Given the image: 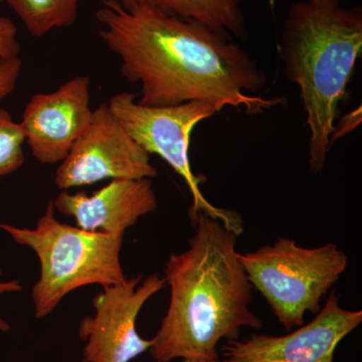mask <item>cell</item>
<instances>
[{"mask_svg":"<svg viewBox=\"0 0 362 362\" xmlns=\"http://www.w3.org/2000/svg\"><path fill=\"white\" fill-rule=\"evenodd\" d=\"M1 1H2V0H0V2H1Z\"/></svg>","mask_w":362,"mask_h":362,"instance_id":"cell-20","label":"cell"},{"mask_svg":"<svg viewBox=\"0 0 362 362\" xmlns=\"http://www.w3.org/2000/svg\"><path fill=\"white\" fill-rule=\"evenodd\" d=\"M192 221L187 249L170 255L164 267L170 300L151 339L156 362L220 358L221 339H238L242 328L263 326L250 309L252 285L238 258V235L202 211Z\"/></svg>","mask_w":362,"mask_h":362,"instance_id":"cell-2","label":"cell"},{"mask_svg":"<svg viewBox=\"0 0 362 362\" xmlns=\"http://www.w3.org/2000/svg\"><path fill=\"white\" fill-rule=\"evenodd\" d=\"M49 201L35 228L0 223L16 244L32 249L39 258L40 278L33 287L37 318L54 311L64 298L88 285H116L127 279L120 261L124 235L88 232L61 223Z\"/></svg>","mask_w":362,"mask_h":362,"instance_id":"cell-4","label":"cell"},{"mask_svg":"<svg viewBox=\"0 0 362 362\" xmlns=\"http://www.w3.org/2000/svg\"><path fill=\"white\" fill-rule=\"evenodd\" d=\"M123 6H150L185 20L194 21L226 35L247 37L242 0H118Z\"/></svg>","mask_w":362,"mask_h":362,"instance_id":"cell-12","label":"cell"},{"mask_svg":"<svg viewBox=\"0 0 362 362\" xmlns=\"http://www.w3.org/2000/svg\"><path fill=\"white\" fill-rule=\"evenodd\" d=\"M90 78H71L51 93L30 98L21 126L33 156L42 164L61 163L89 127Z\"/></svg>","mask_w":362,"mask_h":362,"instance_id":"cell-10","label":"cell"},{"mask_svg":"<svg viewBox=\"0 0 362 362\" xmlns=\"http://www.w3.org/2000/svg\"><path fill=\"white\" fill-rule=\"evenodd\" d=\"M20 52L18 28L9 18H0V59L20 57Z\"/></svg>","mask_w":362,"mask_h":362,"instance_id":"cell-16","label":"cell"},{"mask_svg":"<svg viewBox=\"0 0 362 362\" xmlns=\"http://www.w3.org/2000/svg\"><path fill=\"white\" fill-rule=\"evenodd\" d=\"M21 18L28 32L42 37L58 28H70L78 20L82 0H2Z\"/></svg>","mask_w":362,"mask_h":362,"instance_id":"cell-13","label":"cell"},{"mask_svg":"<svg viewBox=\"0 0 362 362\" xmlns=\"http://www.w3.org/2000/svg\"><path fill=\"white\" fill-rule=\"evenodd\" d=\"M136 98L132 93H118L110 98L108 105L131 138L149 156H160L187 183L192 197L190 220L202 211L239 237L244 232L242 216L207 201L201 180L190 164V137L195 126L221 111L214 105L197 101L175 106H145Z\"/></svg>","mask_w":362,"mask_h":362,"instance_id":"cell-6","label":"cell"},{"mask_svg":"<svg viewBox=\"0 0 362 362\" xmlns=\"http://www.w3.org/2000/svg\"><path fill=\"white\" fill-rule=\"evenodd\" d=\"M358 114H361V110H359L358 113H357V111L352 112V113H350V115L345 117L344 120L342 121H344L346 124L340 123L339 127L335 128L332 137H331V145L338 137L345 134V133H349V131H351L358 125Z\"/></svg>","mask_w":362,"mask_h":362,"instance_id":"cell-18","label":"cell"},{"mask_svg":"<svg viewBox=\"0 0 362 362\" xmlns=\"http://www.w3.org/2000/svg\"><path fill=\"white\" fill-rule=\"evenodd\" d=\"M95 16L121 74L141 87L140 104L197 101L220 111L233 107L257 114L284 103L252 96L265 87V73L230 37L209 26L154 7L123 6L118 0H102Z\"/></svg>","mask_w":362,"mask_h":362,"instance_id":"cell-1","label":"cell"},{"mask_svg":"<svg viewBox=\"0 0 362 362\" xmlns=\"http://www.w3.org/2000/svg\"><path fill=\"white\" fill-rule=\"evenodd\" d=\"M25 138L21 123L0 108V177L20 169L25 162Z\"/></svg>","mask_w":362,"mask_h":362,"instance_id":"cell-14","label":"cell"},{"mask_svg":"<svg viewBox=\"0 0 362 362\" xmlns=\"http://www.w3.org/2000/svg\"><path fill=\"white\" fill-rule=\"evenodd\" d=\"M23 62L20 57L0 59V101L13 92L18 85Z\"/></svg>","mask_w":362,"mask_h":362,"instance_id":"cell-15","label":"cell"},{"mask_svg":"<svg viewBox=\"0 0 362 362\" xmlns=\"http://www.w3.org/2000/svg\"><path fill=\"white\" fill-rule=\"evenodd\" d=\"M238 258L252 287L263 295L288 331L303 325L307 312L316 315L320 311L321 300L349 265V256L337 244L304 247L287 238L239 252Z\"/></svg>","mask_w":362,"mask_h":362,"instance_id":"cell-5","label":"cell"},{"mask_svg":"<svg viewBox=\"0 0 362 362\" xmlns=\"http://www.w3.org/2000/svg\"><path fill=\"white\" fill-rule=\"evenodd\" d=\"M2 275V272L0 271V276ZM23 290V285L21 284L20 281L13 280L7 281V282H0V295L7 294V293L20 292ZM11 324L4 320L2 317H0V332H8L11 331Z\"/></svg>","mask_w":362,"mask_h":362,"instance_id":"cell-17","label":"cell"},{"mask_svg":"<svg viewBox=\"0 0 362 362\" xmlns=\"http://www.w3.org/2000/svg\"><path fill=\"white\" fill-rule=\"evenodd\" d=\"M156 176L149 154L131 138L107 102L93 111L89 127L57 169L54 183L68 190L106 180Z\"/></svg>","mask_w":362,"mask_h":362,"instance_id":"cell-7","label":"cell"},{"mask_svg":"<svg viewBox=\"0 0 362 362\" xmlns=\"http://www.w3.org/2000/svg\"><path fill=\"white\" fill-rule=\"evenodd\" d=\"M165 279L153 273L126 279L107 286L93 300L95 315L83 319L78 335L86 342L84 362H130L151 347L136 329V320L145 303L163 289Z\"/></svg>","mask_w":362,"mask_h":362,"instance_id":"cell-8","label":"cell"},{"mask_svg":"<svg viewBox=\"0 0 362 362\" xmlns=\"http://www.w3.org/2000/svg\"><path fill=\"white\" fill-rule=\"evenodd\" d=\"M52 202L54 209L71 216L78 228L112 235H124L127 228L158 206L148 178L111 180L90 195L63 190Z\"/></svg>","mask_w":362,"mask_h":362,"instance_id":"cell-11","label":"cell"},{"mask_svg":"<svg viewBox=\"0 0 362 362\" xmlns=\"http://www.w3.org/2000/svg\"><path fill=\"white\" fill-rule=\"evenodd\" d=\"M362 311L346 310L333 291L315 318L284 337L252 334L228 340L221 362H333L337 345L361 325Z\"/></svg>","mask_w":362,"mask_h":362,"instance_id":"cell-9","label":"cell"},{"mask_svg":"<svg viewBox=\"0 0 362 362\" xmlns=\"http://www.w3.org/2000/svg\"><path fill=\"white\" fill-rule=\"evenodd\" d=\"M182 362H221L220 358L216 359H183Z\"/></svg>","mask_w":362,"mask_h":362,"instance_id":"cell-19","label":"cell"},{"mask_svg":"<svg viewBox=\"0 0 362 362\" xmlns=\"http://www.w3.org/2000/svg\"><path fill=\"white\" fill-rule=\"evenodd\" d=\"M362 52L361 7L340 0H300L290 6L280 42L285 75L298 86L309 129V165L322 173L338 107Z\"/></svg>","mask_w":362,"mask_h":362,"instance_id":"cell-3","label":"cell"}]
</instances>
